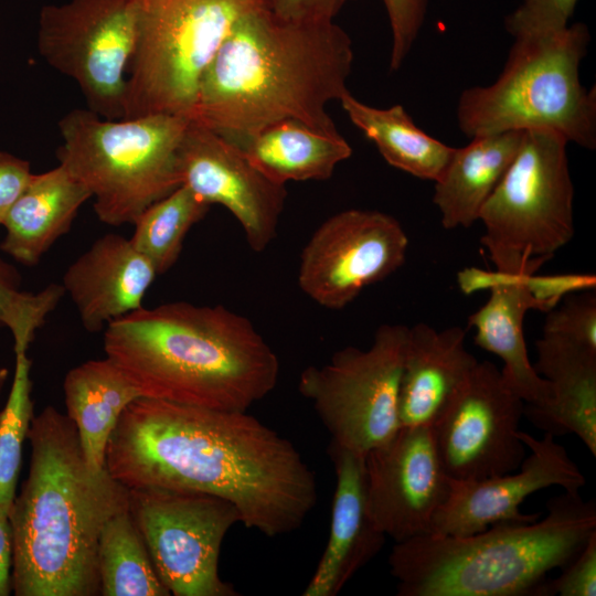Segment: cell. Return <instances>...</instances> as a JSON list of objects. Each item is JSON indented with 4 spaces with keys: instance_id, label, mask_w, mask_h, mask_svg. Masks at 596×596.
Instances as JSON below:
<instances>
[{
    "instance_id": "obj_31",
    "label": "cell",
    "mask_w": 596,
    "mask_h": 596,
    "mask_svg": "<svg viewBox=\"0 0 596 596\" xmlns=\"http://www.w3.org/2000/svg\"><path fill=\"white\" fill-rule=\"evenodd\" d=\"M65 295L62 285L51 284L39 292L21 289L17 269L0 257V327L13 339V352L28 351L36 331Z\"/></svg>"
},
{
    "instance_id": "obj_20",
    "label": "cell",
    "mask_w": 596,
    "mask_h": 596,
    "mask_svg": "<svg viewBox=\"0 0 596 596\" xmlns=\"http://www.w3.org/2000/svg\"><path fill=\"white\" fill-rule=\"evenodd\" d=\"M466 332L408 327L398 395L400 427H433L468 383L478 360L465 347Z\"/></svg>"
},
{
    "instance_id": "obj_39",
    "label": "cell",
    "mask_w": 596,
    "mask_h": 596,
    "mask_svg": "<svg viewBox=\"0 0 596 596\" xmlns=\"http://www.w3.org/2000/svg\"><path fill=\"white\" fill-rule=\"evenodd\" d=\"M9 370L6 366L0 365V395L6 386V383L9 379Z\"/></svg>"
},
{
    "instance_id": "obj_33",
    "label": "cell",
    "mask_w": 596,
    "mask_h": 596,
    "mask_svg": "<svg viewBox=\"0 0 596 596\" xmlns=\"http://www.w3.org/2000/svg\"><path fill=\"white\" fill-rule=\"evenodd\" d=\"M577 0H522L505 20L513 36L549 33L568 25Z\"/></svg>"
},
{
    "instance_id": "obj_1",
    "label": "cell",
    "mask_w": 596,
    "mask_h": 596,
    "mask_svg": "<svg viewBox=\"0 0 596 596\" xmlns=\"http://www.w3.org/2000/svg\"><path fill=\"white\" fill-rule=\"evenodd\" d=\"M105 468L128 489L221 497L244 526L269 538L298 530L318 500L315 472L301 454L256 417L145 396L120 415Z\"/></svg>"
},
{
    "instance_id": "obj_2",
    "label": "cell",
    "mask_w": 596,
    "mask_h": 596,
    "mask_svg": "<svg viewBox=\"0 0 596 596\" xmlns=\"http://www.w3.org/2000/svg\"><path fill=\"white\" fill-rule=\"evenodd\" d=\"M352 63V41L334 21H291L257 7L204 72L191 120L231 142L288 119L340 135L327 105L349 93Z\"/></svg>"
},
{
    "instance_id": "obj_37",
    "label": "cell",
    "mask_w": 596,
    "mask_h": 596,
    "mask_svg": "<svg viewBox=\"0 0 596 596\" xmlns=\"http://www.w3.org/2000/svg\"><path fill=\"white\" fill-rule=\"evenodd\" d=\"M30 162L0 151V225L32 175Z\"/></svg>"
},
{
    "instance_id": "obj_4",
    "label": "cell",
    "mask_w": 596,
    "mask_h": 596,
    "mask_svg": "<svg viewBox=\"0 0 596 596\" xmlns=\"http://www.w3.org/2000/svg\"><path fill=\"white\" fill-rule=\"evenodd\" d=\"M104 350L141 396L205 408L246 412L279 376L254 324L221 305L141 307L105 328Z\"/></svg>"
},
{
    "instance_id": "obj_25",
    "label": "cell",
    "mask_w": 596,
    "mask_h": 596,
    "mask_svg": "<svg viewBox=\"0 0 596 596\" xmlns=\"http://www.w3.org/2000/svg\"><path fill=\"white\" fill-rule=\"evenodd\" d=\"M66 415L77 429L87 465L105 469L109 438L125 408L139 391L108 358L89 360L71 369L63 383Z\"/></svg>"
},
{
    "instance_id": "obj_22",
    "label": "cell",
    "mask_w": 596,
    "mask_h": 596,
    "mask_svg": "<svg viewBox=\"0 0 596 596\" xmlns=\"http://www.w3.org/2000/svg\"><path fill=\"white\" fill-rule=\"evenodd\" d=\"M487 302L468 318L475 343L499 356L508 385L525 404H541L550 397V385L530 362L523 322L528 310L547 306L538 296V279L494 272ZM550 309V308H549Z\"/></svg>"
},
{
    "instance_id": "obj_18",
    "label": "cell",
    "mask_w": 596,
    "mask_h": 596,
    "mask_svg": "<svg viewBox=\"0 0 596 596\" xmlns=\"http://www.w3.org/2000/svg\"><path fill=\"white\" fill-rule=\"evenodd\" d=\"M157 276L129 238L108 233L67 267L62 286L83 327L96 333L143 307L142 299Z\"/></svg>"
},
{
    "instance_id": "obj_21",
    "label": "cell",
    "mask_w": 596,
    "mask_h": 596,
    "mask_svg": "<svg viewBox=\"0 0 596 596\" xmlns=\"http://www.w3.org/2000/svg\"><path fill=\"white\" fill-rule=\"evenodd\" d=\"M535 372L550 385L541 404H524V416L544 433L576 435L596 456V351L565 339L535 342Z\"/></svg>"
},
{
    "instance_id": "obj_24",
    "label": "cell",
    "mask_w": 596,
    "mask_h": 596,
    "mask_svg": "<svg viewBox=\"0 0 596 596\" xmlns=\"http://www.w3.org/2000/svg\"><path fill=\"white\" fill-rule=\"evenodd\" d=\"M523 131L476 136L454 155L435 181L433 202L446 230L468 228L514 160Z\"/></svg>"
},
{
    "instance_id": "obj_8",
    "label": "cell",
    "mask_w": 596,
    "mask_h": 596,
    "mask_svg": "<svg viewBox=\"0 0 596 596\" xmlns=\"http://www.w3.org/2000/svg\"><path fill=\"white\" fill-rule=\"evenodd\" d=\"M567 141L525 130L519 151L483 204L481 243L496 272L532 276L574 236V185Z\"/></svg>"
},
{
    "instance_id": "obj_27",
    "label": "cell",
    "mask_w": 596,
    "mask_h": 596,
    "mask_svg": "<svg viewBox=\"0 0 596 596\" xmlns=\"http://www.w3.org/2000/svg\"><path fill=\"white\" fill-rule=\"evenodd\" d=\"M339 102L352 124L375 145L390 166L433 182L441 177L455 148L423 131L401 105L376 108L350 92Z\"/></svg>"
},
{
    "instance_id": "obj_12",
    "label": "cell",
    "mask_w": 596,
    "mask_h": 596,
    "mask_svg": "<svg viewBox=\"0 0 596 596\" xmlns=\"http://www.w3.org/2000/svg\"><path fill=\"white\" fill-rule=\"evenodd\" d=\"M139 4L140 0H68L40 11L39 53L76 82L88 109L103 118L125 116Z\"/></svg>"
},
{
    "instance_id": "obj_38",
    "label": "cell",
    "mask_w": 596,
    "mask_h": 596,
    "mask_svg": "<svg viewBox=\"0 0 596 596\" xmlns=\"http://www.w3.org/2000/svg\"><path fill=\"white\" fill-rule=\"evenodd\" d=\"M9 514L10 508L0 505V596L12 592L13 539Z\"/></svg>"
},
{
    "instance_id": "obj_7",
    "label": "cell",
    "mask_w": 596,
    "mask_h": 596,
    "mask_svg": "<svg viewBox=\"0 0 596 596\" xmlns=\"http://www.w3.org/2000/svg\"><path fill=\"white\" fill-rule=\"evenodd\" d=\"M190 120L170 114L107 119L75 108L58 121L56 156L91 192L99 221L132 224L181 185L178 149Z\"/></svg>"
},
{
    "instance_id": "obj_9",
    "label": "cell",
    "mask_w": 596,
    "mask_h": 596,
    "mask_svg": "<svg viewBox=\"0 0 596 596\" xmlns=\"http://www.w3.org/2000/svg\"><path fill=\"white\" fill-rule=\"evenodd\" d=\"M263 0H140L124 118L191 119L200 82L235 23Z\"/></svg>"
},
{
    "instance_id": "obj_29",
    "label": "cell",
    "mask_w": 596,
    "mask_h": 596,
    "mask_svg": "<svg viewBox=\"0 0 596 596\" xmlns=\"http://www.w3.org/2000/svg\"><path fill=\"white\" fill-rule=\"evenodd\" d=\"M209 209L207 203L181 184L140 213L129 240L158 275L164 274L177 263L189 231Z\"/></svg>"
},
{
    "instance_id": "obj_32",
    "label": "cell",
    "mask_w": 596,
    "mask_h": 596,
    "mask_svg": "<svg viewBox=\"0 0 596 596\" xmlns=\"http://www.w3.org/2000/svg\"><path fill=\"white\" fill-rule=\"evenodd\" d=\"M543 334L565 339L596 351V295L587 291L565 298L549 309Z\"/></svg>"
},
{
    "instance_id": "obj_35",
    "label": "cell",
    "mask_w": 596,
    "mask_h": 596,
    "mask_svg": "<svg viewBox=\"0 0 596 596\" xmlns=\"http://www.w3.org/2000/svg\"><path fill=\"white\" fill-rule=\"evenodd\" d=\"M549 581V594L560 596L596 595V532L584 547Z\"/></svg>"
},
{
    "instance_id": "obj_28",
    "label": "cell",
    "mask_w": 596,
    "mask_h": 596,
    "mask_svg": "<svg viewBox=\"0 0 596 596\" xmlns=\"http://www.w3.org/2000/svg\"><path fill=\"white\" fill-rule=\"evenodd\" d=\"M99 595L169 596L126 508L104 525L97 550Z\"/></svg>"
},
{
    "instance_id": "obj_3",
    "label": "cell",
    "mask_w": 596,
    "mask_h": 596,
    "mask_svg": "<svg viewBox=\"0 0 596 596\" xmlns=\"http://www.w3.org/2000/svg\"><path fill=\"white\" fill-rule=\"evenodd\" d=\"M28 477L10 509L15 596L99 595L98 541L106 522L128 508V488L94 471L66 414L33 416Z\"/></svg>"
},
{
    "instance_id": "obj_5",
    "label": "cell",
    "mask_w": 596,
    "mask_h": 596,
    "mask_svg": "<svg viewBox=\"0 0 596 596\" xmlns=\"http://www.w3.org/2000/svg\"><path fill=\"white\" fill-rule=\"evenodd\" d=\"M546 515L499 522L465 535L427 534L394 544L389 565L398 596H550L547 574L596 532V504L564 491Z\"/></svg>"
},
{
    "instance_id": "obj_17",
    "label": "cell",
    "mask_w": 596,
    "mask_h": 596,
    "mask_svg": "<svg viewBox=\"0 0 596 596\" xmlns=\"http://www.w3.org/2000/svg\"><path fill=\"white\" fill-rule=\"evenodd\" d=\"M530 449L519 471L479 480H454L445 502L436 512L430 528L434 535L465 536L499 522H528L540 514H523L519 507L532 493L553 486L579 492L586 480L567 450L544 433L541 439L519 432Z\"/></svg>"
},
{
    "instance_id": "obj_34",
    "label": "cell",
    "mask_w": 596,
    "mask_h": 596,
    "mask_svg": "<svg viewBox=\"0 0 596 596\" xmlns=\"http://www.w3.org/2000/svg\"><path fill=\"white\" fill-rule=\"evenodd\" d=\"M392 32L390 67L396 71L408 55L425 20L427 0H382Z\"/></svg>"
},
{
    "instance_id": "obj_14",
    "label": "cell",
    "mask_w": 596,
    "mask_h": 596,
    "mask_svg": "<svg viewBox=\"0 0 596 596\" xmlns=\"http://www.w3.org/2000/svg\"><path fill=\"white\" fill-rule=\"evenodd\" d=\"M524 404L496 364L478 362L432 427L446 473L454 480H479L518 470L526 456L519 437Z\"/></svg>"
},
{
    "instance_id": "obj_6",
    "label": "cell",
    "mask_w": 596,
    "mask_h": 596,
    "mask_svg": "<svg viewBox=\"0 0 596 596\" xmlns=\"http://www.w3.org/2000/svg\"><path fill=\"white\" fill-rule=\"evenodd\" d=\"M589 32L584 23L514 38L504 67L486 86L464 91L456 117L468 137L551 130L567 142L596 147V92L579 79Z\"/></svg>"
},
{
    "instance_id": "obj_15",
    "label": "cell",
    "mask_w": 596,
    "mask_h": 596,
    "mask_svg": "<svg viewBox=\"0 0 596 596\" xmlns=\"http://www.w3.org/2000/svg\"><path fill=\"white\" fill-rule=\"evenodd\" d=\"M364 476L370 517L385 536L397 543L430 533L450 489L432 427H400L365 455Z\"/></svg>"
},
{
    "instance_id": "obj_30",
    "label": "cell",
    "mask_w": 596,
    "mask_h": 596,
    "mask_svg": "<svg viewBox=\"0 0 596 596\" xmlns=\"http://www.w3.org/2000/svg\"><path fill=\"white\" fill-rule=\"evenodd\" d=\"M28 351L14 353L7 403L0 411V505L11 509L15 498L23 443L33 418L31 365Z\"/></svg>"
},
{
    "instance_id": "obj_13",
    "label": "cell",
    "mask_w": 596,
    "mask_h": 596,
    "mask_svg": "<svg viewBox=\"0 0 596 596\" xmlns=\"http://www.w3.org/2000/svg\"><path fill=\"white\" fill-rule=\"evenodd\" d=\"M408 237L392 215L349 209L323 221L304 246L298 268L301 291L338 310L404 263Z\"/></svg>"
},
{
    "instance_id": "obj_16",
    "label": "cell",
    "mask_w": 596,
    "mask_h": 596,
    "mask_svg": "<svg viewBox=\"0 0 596 596\" xmlns=\"http://www.w3.org/2000/svg\"><path fill=\"white\" fill-rule=\"evenodd\" d=\"M181 184L221 204L241 224L249 247L265 251L277 235L287 191L257 170L231 141L190 120L178 149Z\"/></svg>"
},
{
    "instance_id": "obj_36",
    "label": "cell",
    "mask_w": 596,
    "mask_h": 596,
    "mask_svg": "<svg viewBox=\"0 0 596 596\" xmlns=\"http://www.w3.org/2000/svg\"><path fill=\"white\" fill-rule=\"evenodd\" d=\"M352 0H263L265 7L276 15L291 21L327 22Z\"/></svg>"
},
{
    "instance_id": "obj_19",
    "label": "cell",
    "mask_w": 596,
    "mask_h": 596,
    "mask_svg": "<svg viewBox=\"0 0 596 596\" xmlns=\"http://www.w3.org/2000/svg\"><path fill=\"white\" fill-rule=\"evenodd\" d=\"M328 455L336 473L330 532L304 596H336L381 551L386 539L368 510L365 456L332 441Z\"/></svg>"
},
{
    "instance_id": "obj_11",
    "label": "cell",
    "mask_w": 596,
    "mask_h": 596,
    "mask_svg": "<svg viewBox=\"0 0 596 596\" xmlns=\"http://www.w3.org/2000/svg\"><path fill=\"white\" fill-rule=\"evenodd\" d=\"M128 509L170 594L238 595L219 573L223 540L241 523L233 503L200 491L145 487L128 489Z\"/></svg>"
},
{
    "instance_id": "obj_23",
    "label": "cell",
    "mask_w": 596,
    "mask_h": 596,
    "mask_svg": "<svg viewBox=\"0 0 596 596\" xmlns=\"http://www.w3.org/2000/svg\"><path fill=\"white\" fill-rule=\"evenodd\" d=\"M88 189L64 166L32 173L2 226V252L18 263L34 266L65 235L91 199Z\"/></svg>"
},
{
    "instance_id": "obj_26",
    "label": "cell",
    "mask_w": 596,
    "mask_h": 596,
    "mask_svg": "<svg viewBox=\"0 0 596 596\" xmlns=\"http://www.w3.org/2000/svg\"><path fill=\"white\" fill-rule=\"evenodd\" d=\"M243 156L272 181H322L352 155L341 136L318 132L297 120H283L232 142Z\"/></svg>"
},
{
    "instance_id": "obj_10",
    "label": "cell",
    "mask_w": 596,
    "mask_h": 596,
    "mask_svg": "<svg viewBox=\"0 0 596 596\" xmlns=\"http://www.w3.org/2000/svg\"><path fill=\"white\" fill-rule=\"evenodd\" d=\"M408 327L384 323L368 349L345 347L306 368L298 391L332 443L365 456L400 428L398 395Z\"/></svg>"
}]
</instances>
